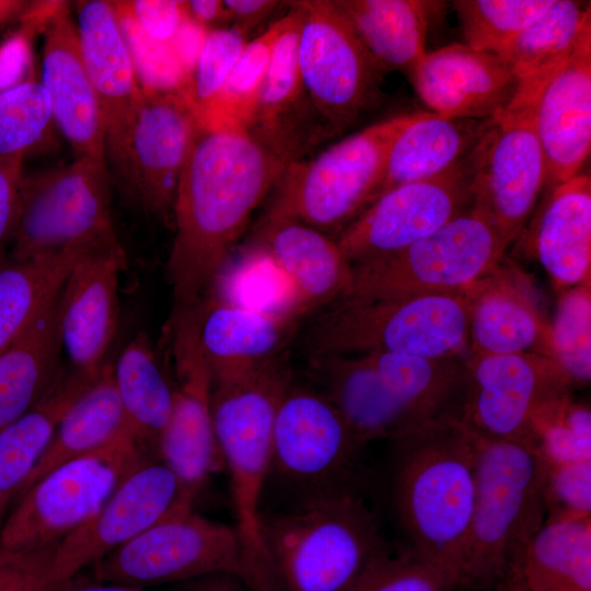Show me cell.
Instances as JSON below:
<instances>
[{
	"instance_id": "54",
	"label": "cell",
	"mask_w": 591,
	"mask_h": 591,
	"mask_svg": "<svg viewBox=\"0 0 591 591\" xmlns=\"http://www.w3.org/2000/svg\"><path fill=\"white\" fill-rule=\"evenodd\" d=\"M23 154L0 155V247L12 241L20 215Z\"/></svg>"
},
{
	"instance_id": "30",
	"label": "cell",
	"mask_w": 591,
	"mask_h": 591,
	"mask_svg": "<svg viewBox=\"0 0 591 591\" xmlns=\"http://www.w3.org/2000/svg\"><path fill=\"white\" fill-rule=\"evenodd\" d=\"M60 291L0 354V430L37 405L67 369L61 363Z\"/></svg>"
},
{
	"instance_id": "22",
	"label": "cell",
	"mask_w": 591,
	"mask_h": 591,
	"mask_svg": "<svg viewBox=\"0 0 591 591\" xmlns=\"http://www.w3.org/2000/svg\"><path fill=\"white\" fill-rule=\"evenodd\" d=\"M408 71L431 113L450 118H491L518 89V80L499 56L460 43L426 51Z\"/></svg>"
},
{
	"instance_id": "55",
	"label": "cell",
	"mask_w": 591,
	"mask_h": 591,
	"mask_svg": "<svg viewBox=\"0 0 591 591\" xmlns=\"http://www.w3.org/2000/svg\"><path fill=\"white\" fill-rule=\"evenodd\" d=\"M209 32L186 15L170 43L190 80Z\"/></svg>"
},
{
	"instance_id": "2",
	"label": "cell",
	"mask_w": 591,
	"mask_h": 591,
	"mask_svg": "<svg viewBox=\"0 0 591 591\" xmlns=\"http://www.w3.org/2000/svg\"><path fill=\"white\" fill-rule=\"evenodd\" d=\"M392 442L391 495L406 545L463 590L476 442L461 422H428Z\"/></svg>"
},
{
	"instance_id": "49",
	"label": "cell",
	"mask_w": 591,
	"mask_h": 591,
	"mask_svg": "<svg viewBox=\"0 0 591 591\" xmlns=\"http://www.w3.org/2000/svg\"><path fill=\"white\" fill-rule=\"evenodd\" d=\"M246 43V35L233 26L208 33L187 91L197 118L221 92Z\"/></svg>"
},
{
	"instance_id": "60",
	"label": "cell",
	"mask_w": 591,
	"mask_h": 591,
	"mask_svg": "<svg viewBox=\"0 0 591 591\" xmlns=\"http://www.w3.org/2000/svg\"><path fill=\"white\" fill-rule=\"evenodd\" d=\"M28 2L20 0H0V24L21 16Z\"/></svg>"
},
{
	"instance_id": "53",
	"label": "cell",
	"mask_w": 591,
	"mask_h": 591,
	"mask_svg": "<svg viewBox=\"0 0 591 591\" xmlns=\"http://www.w3.org/2000/svg\"><path fill=\"white\" fill-rule=\"evenodd\" d=\"M138 25L152 38L171 43L186 18L184 1L132 0L124 1Z\"/></svg>"
},
{
	"instance_id": "44",
	"label": "cell",
	"mask_w": 591,
	"mask_h": 591,
	"mask_svg": "<svg viewBox=\"0 0 591 591\" xmlns=\"http://www.w3.org/2000/svg\"><path fill=\"white\" fill-rule=\"evenodd\" d=\"M534 450L551 462L591 460V413L571 394L540 408L531 421Z\"/></svg>"
},
{
	"instance_id": "40",
	"label": "cell",
	"mask_w": 591,
	"mask_h": 591,
	"mask_svg": "<svg viewBox=\"0 0 591 591\" xmlns=\"http://www.w3.org/2000/svg\"><path fill=\"white\" fill-rule=\"evenodd\" d=\"M90 251L67 248L0 267V354L60 291L78 258Z\"/></svg>"
},
{
	"instance_id": "27",
	"label": "cell",
	"mask_w": 591,
	"mask_h": 591,
	"mask_svg": "<svg viewBox=\"0 0 591 591\" xmlns=\"http://www.w3.org/2000/svg\"><path fill=\"white\" fill-rule=\"evenodd\" d=\"M255 246L265 251L281 270L305 316L351 292V264L334 237L313 227L264 216Z\"/></svg>"
},
{
	"instance_id": "9",
	"label": "cell",
	"mask_w": 591,
	"mask_h": 591,
	"mask_svg": "<svg viewBox=\"0 0 591 591\" xmlns=\"http://www.w3.org/2000/svg\"><path fill=\"white\" fill-rule=\"evenodd\" d=\"M509 243L478 208L407 247L352 264L351 298L462 291L494 270Z\"/></svg>"
},
{
	"instance_id": "26",
	"label": "cell",
	"mask_w": 591,
	"mask_h": 591,
	"mask_svg": "<svg viewBox=\"0 0 591 591\" xmlns=\"http://www.w3.org/2000/svg\"><path fill=\"white\" fill-rule=\"evenodd\" d=\"M40 83L47 91L54 123L76 158L105 160V124L80 53L76 23L66 7L45 27Z\"/></svg>"
},
{
	"instance_id": "5",
	"label": "cell",
	"mask_w": 591,
	"mask_h": 591,
	"mask_svg": "<svg viewBox=\"0 0 591 591\" xmlns=\"http://www.w3.org/2000/svg\"><path fill=\"white\" fill-rule=\"evenodd\" d=\"M474 437L475 499L463 556V590L499 588L512 580L546 520L535 450Z\"/></svg>"
},
{
	"instance_id": "39",
	"label": "cell",
	"mask_w": 591,
	"mask_h": 591,
	"mask_svg": "<svg viewBox=\"0 0 591 591\" xmlns=\"http://www.w3.org/2000/svg\"><path fill=\"white\" fill-rule=\"evenodd\" d=\"M510 581L524 591H591V517L545 520Z\"/></svg>"
},
{
	"instance_id": "51",
	"label": "cell",
	"mask_w": 591,
	"mask_h": 591,
	"mask_svg": "<svg viewBox=\"0 0 591 591\" xmlns=\"http://www.w3.org/2000/svg\"><path fill=\"white\" fill-rule=\"evenodd\" d=\"M58 544L38 548L0 547V591H37L45 587Z\"/></svg>"
},
{
	"instance_id": "59",
	"label": "cell",
	"mask_w": 591,
	"mask_h": 591,
	"mask_svg": "<svg viewBox=\"0 0 591 591\" xmlns=\"http://www.w3.org/2000/svg\"><path fill=\"white\" fill-rule=\"evenodd\" d=\"M37 591H146V589L121 583L99 581L93 578H82L78 573L70 579L45 586Z\"/></svg>"
},
{
	"instance_id": "37",
	"label": "cell",
	"mask_w": 591,
	"mask_h": 591,
	"mask_svg": "<svg viewBox=\"0 0 591 591\" xmlns=\"http://www.w3.org/2000/svg\"><path fill=\"white\" fill-rule=\"evenodd\" d=\"M127 429L129 426L113 378V363L106 361L94 383L62 416L46 451L19 494L57 466L97 450Z\"/></svg>"
},
{
	"instance_id": "58",
	"label": "cell",
	"mask_w": 591,
	"mask_h": 591,
	"mask_svg": "<svg viewBox=\"0 0 591 591\" xmlns=\"http://www.w3.org/2000/svg\"><path fill=\"white\" fill-rule=\"evenodd\" d=\"M172 591H247L242 579L231 572H216L175 583Z\"/></svg>"
},
{
	"instance_id": "28",
	"label": "cell",
	"mask_w": 591,
	"mask_h": 591,
	"mask_svg": "<svg viewBox=\"0 0 591 591\" xmlns=\"http://www.w3.org/2000/svg\"><path fill=\"white\" fill-rule=\"evenodd\" d=\"M81 58L105 124V152L124 137L142 90L111 1H81L76 23Z\"/></svg>"
},
{
	"instance_id": "3",
	"label": "cell",
	"mask_w": 591,
	"mask_h": 591,
	"mask_svg": "<svg viewBox=\"0 0 591 591\" xmlns=\"http://www.w3.org/2000/svg\"><path fill=\"white\" fill-rule=\"evenodd\" d=\"M260 536L283 591H349L394 547L361 487H347L260 513Z\"/></svg>"
},
{
	"instance_id": "7",
	"label": "cell",
	"mask_w": 591,
	"mask_h": 591,
	"mask_svg": "<svg viewBox=\"0 0 591 591\" xmlns=\"http://www.w3.org/2000/svg\"><path fill=\"white\" fill-rule=\"evenodd\" d=\"M419 114L378 121L309 161L290 163L264 216L294 220L336 239L372 204L395 139Z\"/></svg>"
},
{
	"instance_id": "38",
	"label": "cell",
	"mask_w": 591,
	"mask_h": 591,
	"mask_svg": "<svg viewBox=\"0 0 591 591\" xmlns=\"http://www.w3.org/2000/svg\"><path fill=\"white\" fill-rule=\"evenodd\" d=\"M590 25L589 2L554 0L497 56L510 68L518 86L544 90L569 60Z\"/></svg>"
},
{
	"instance_id": "61",
	"label": "cell",
	"mask_w": 591,
	"mask_h": 591,
	"mask_svg": "<svg viewBox=\"0 0 591 591\" xmlns=\"http://www.w3.org/2000/svg\"><path fill=\"white\" fill-rule=\"evenodd\" d=\"M502 591H524L521 584L517 581H510L501 586Z\"/></svg>"
},
{
	"instance_id": "33",
	"label": "cell",
	"mask_w": 591,
	"mask_h": 591,
	"mask_svg": "<svg viewBox=\"0 0 591 591\" xmlns=\"http://www.w3.org/2000/svg\"><path fill=\"white\" fill-rule=\"evenodd\" d=\"M489 120L420 112L395 139L373 201L395 187L434 176L466 157Z\"/></svg>"
},
{
	"instance_id": "14",
	"label": "cell",
	"mask_w": 591,
	"mask_h": 591,
	"mask_svg": "<svg viewBox=\"0 0 591 591\" xmlns=\"http://www.w3.org/2000/svg\"><path fill=\"white\" fill-rule=\"evenodd\" d=\"M235 528L192 511L161 521L93 564L91 578L140 587L178 583L216 572L240 577Z\"/></svg>"
},
{
	"instance_id": "47",
	"label": "cell",
	"mask_w": 591,
	"mask_h": 591,
	"mask_svg": "<svg viewBox=\"0 0 591 591\" xmlns=\"http://www.w3.org/2000/svg\"><path fill=\"white\" fill-rule=\"evenodd\" d=\"M53 123L50 99L39 81L1 93L0 155H25L44 139Z\"/></svg>"
},
{
	"instance_id": "34",
	"label": "cell",
	"mask_w": 591,
	"mask_h": 591,
	"mask_svg": "<svg viewBox=\"0 0 591 591\" xmlns=\"http://www.w3.org/2000/svg\"><path fill=\"white\" fill-rule=\"evenodd\" d=\"M361 356L424 421H462L468 380L467 354L441 358L389 352Z\"/></svg>"
},
{
	"instance_id": "56",
	"label": "cell",
	"mask_w": 591,
	"mask_h": 591,
	"mask_svg": "<svg viewBox=\"0 0 591 591\" xmlns=\"http://www.w3.org/2000/svg\"><path fill=\"white\" fill-rule=\"evenodd\" d=\"M232 26L244 33L265 21L279 5L275 0H225L223 1Z\"/></svg>"
},
{
	"instance_id": "13",
	"label": "cell",
	"mask_w": 591,
	"mask_h": 591,
	"mask_svg": "<svg viewBox=\"0 0 591 591\" xmlns=\"http://www.w3.org/2000/svg\"><path fill=\"white\" fill-rule=\"evenodd\" d=\"M302 10L299 66L306 95L331 135L379 102L384 72L331 0L297 1Z\"/></svg>"
},
{
	"instance_id": "15",
	"label": "cell",
	"mask_w": 591,
	"mask_h": 591,
	"mask_svg": "<svg viewBox=\"0 0 591 591\" xmlns=\"http://www.w3.org/2000/svg\"><path fill=\"white\" fill-rule=\"evenodd\" d=\"M197 127L186 94L142 90L127 131L105 152L125 193L165 224L172 225L176 186Z\"/></svg>"
},
{
	"instance_id": "35",
	"label": "cell",
	"mask_w": 591,
	"mask_h": 591,
	"mask_svg": "<svg viewBox=\"0 0 591 591\" xmlns=\"http://www.w3.org/2000/svg\"><path fill=\"white\" fill-rule=\"evenodd\" d=\"M101 371L67 368L37 405L0 430V523L46 451L62 416Z\"/></svg>"
},
{
	"instance_id": "6",
	"label": "cell",
	"mask_w": 591,
	"mask_h": 591,
	"mask_svg": "<svg viewBox=\"0 0 591 591\" xmlns=\"http://www.w3.org/2000/svg\"><path fill=\"white\" fill-rule=\"evenodd\" d=\"M306 356L389 352L454 357L468 352L462 291L345 298L325 308L304 335Z\"/></svg>"
},
{
	"instance_id": "17",
	"label": "cell",
	"mask_w": 591,
	"mask_h": 591,
	"mask_svg": "<svg viewBox=\"0 0 591 591\" xmlns=\"http://www.w3.org/2000/svg\"><path fill=\"white\" fill-rule=\"evenodd\" d=\"M166 335L174 396L158 455L197 496L209 475L224 464L212 421V375L198 339L195 308L173 312Z\"/></svg>"
},
{
	"instance_id": "16",
	"label": "cell",
	"mask_w": 591,
	"mask_h": 591,
	"mask_svg": "<svg viewBox=\"0 0 591 591\" xmlns=\"http://www.w3.org/2000/svg\"><path fill=\"white\" fill-rule=\"evenodd\" d=\"M467 392L461 424L474 434L534 449L531 421L544 405L571 394L570 378L548 356L522 352L466 356Z\"/></svg>"
},
{
	"instance_id": "21",
	"label": "cell",
	"mask_w": 591,
	"mask_h": 591,
	"mask_svg": "<svg viewBox=\"0 0 591 591\" xmlns=\"http://www.w3.org/2000/svg\"><path fill=\"white\" fill-rule=\"evenodd\" d=\"M125 251L81 255L69 271L59 300V334L70 368L97 372L117 329L119 277Z\"/></svg>"
},
{
	"instance_id": "19",
	"label": "cell",
	"mask_w": 591,
	"mask_h": 591,
	"mask_svg": "<svg viewBox=\"0 0 591 591\" xmlns=\"http://www.w3.org/2000/svg\"><path fill=\"white\" fill-rule=\"evenodd\" d=\"M473 202L470 153L445 171L375 199L335 239L352 265L398 252L430 235Z\"/></svg>"
},
{
	"instance_id": "62",
	"label": "cell",
	"mask_w": 591,
	"mask_h": 591,
	"mask_svg": "<svg viewBox=\"0 0 591 591\" xmlns=\"http://www.w3.org/2000/svg\"><path fill=\"white\" fill-rule=\"evenodd\" d=\"M495 591H502V587L497 588Z\"/></svg>"
},
{
	"instance_id": "18",
	"label": "cell",
	"mask_w": 591,
	"mask_h": 591,
	"mask_svg": "<svg viewBox=\"0 0 591 591\" xmlns=\"http://www.w3.org/2000/svg\"><path fill=\"white\" fill-rule=\"evenodd\" d=\"M195 498L160 459L143 461L94 517L58 544L46 586L74 577L159 522L192 511Z\"/></svg>"
},
{
	"instance_id": "43",
	"label": "cell",
	"mask_w": 591,
	"mask_h": 591,
	"mask_svg": "<svg viewBox=\"0 0 591 591\" xmlns=\"http://www.w3.org/2000/svg\"><path fill=\"white\" fill-rule=\"evenodd\" d=\"M554 0H456L464 43L472 49L498 55Z\"/></svg>"
},
{
	"instance_id": "23",
	"label": "cell",
	"mask_w": 591,
	"mask_h": 591,
	"mask_svg": "<svg viewBox=\"0 0 591 591\" xmlns=\"http://www.w3.org/2000/svg\"><path fill=\"white\" fill-rule=\"evenodd\" d=\"M467 303L468 354L534 352L555 359L551 326L526 276L501 263L463 289Z\"/></svg>"
},
{
	"instance_id": "52",
	"label": "cell",
	"mask_w": 591,
	"mask_h": 591,
	"mask_svg": "<svg viewBox=\"0 0 591 591\" xmlns=\"http://www.w3.org/2000/svg\"><path fill=\"white\" fill-rule=\"evenodd\" d=\"M36 32L21 27L0 43V94L34 78L33 37Z\"/></svg>"
},
{
	"instance_id": "20",
	"label": "cell",
	"mask_w": 591,
	"mask_h": 591,
	"mask_svg": "<svg viewBox=\"0 0 591 591\" xmlns=\"http://www.w3.org/2000/svg\"><path fill=\"white\" fill-rule=\"evenodd\" d=\"M288 24L279 36L245 128L282 158L297 162L331 135L313 108L301 77L299 38L302 10L289 2Z\"/></svg>"
},
{
	"instance_id": "12",
	"label": "cell",
	"mask_w": 591,
	"mask_h": 591,
	"mask_svg": "<svg viewBox=\"0 0 591 591\" xmlns=\"http://www.w3.org/2000/svg\"><path fill=\"white\" fill-rule=\"evenodd\" d=\"M540 97L541 93L518 88L470 152L472 206L487 216L509 245L522 231L546 183L535 126Z\"/></svg>"
},
{
	"instance_id": "48",
	"label": "cell",
	"mask_w": 591,
	"mask_h": 591,
	"mask_svg": "<svg viewBox=\"0 0 591 591\" xmlns=\"http://www.w3.org/2000/svg\"><path fill=\"white\" fill-rule=\"evenodd\" d=\"M349 591H461L445 572L406 545L373 564Z\"/></svg>"
},
{
	"instance_id": "57",
	"label": "cell",
	"mask_w": 591,
	"mask_h": 591,
	"mask_svg": "<svg viewBox=\"0 0 591 591\" xmlns=\"http://www.w3.org/2000/svg\"><path fill=\"white\" fill-rule=\"evenodd\" d=\"M186 15L198 24L211 31V26L222 28L231 22L230 14L220 0L184 1Z\"/></svg>"
},
{
	"instance_id": "24",
	"label": "cell",
	"mask_w": 591,
	"mask_h": 591,
	"mask_svg": "<svg viewBox=\"0 0 591 591\" xmlns=\"http://www.w3.org/2000/svg\"><path fill=\"white\" fill-rule=\"evenodd\" d=\"M535 126L555 187L580 173L591 149V25L538 100Z\"/></svg>"
},
{
	"instance_id": "45",
	"label": "cell",
	"mask_w": 591,
	"mask_h": 591,
	"mask_svg": "<svg viewBox=\"0 0 591 591\" xmlns=\"http://www.w3.org/2000/svg\"><path fill=\"white\" fill-rule=\"evenodd\" d=\"M551 326L555 359L573 386L591 378V287L590 281L568 288L559 298Z\"/></svg>"
},
{
	"instance_id": "11",
	"label": "cell",
	"mask_w": 591,
	"mask_h": 591,
	"mask_svg": "<svg viewBox=\"0 0 591 591\" xmlns=\"http://www.w3.org/2000/svg\"><path fill=\"white\" fill-rule=\"evenodd\" d=\"M366 445L320 391L293 380L276 413L267 480L274 478L293 494L294 502L361 487Z\"/></svg>"
},
{
	"instance_id": "63",
	"label": "cell",
	"mask_w": 591,
	"mask_h": 591,
	"mask_svg": "<svg viewBox=\"0 0 591 591\" xmlns=\"http://www.w3.org/2000/svg\"><path fill=\"white\" fill-rule=\"evenodd\" d=\"M495 591V590H494Z\"/></svg>"
},
{
	"instance_id": "36",
	"label": "cell",
	"mask_w": 591,
	"mask_h": 591,
	"mask_svg": "<svg viewBox=\"0 0 591 591\" xmlns=\"http://www.w3.org/2000/svg\"><path fill=\"white\" fill-rule=\"evenodd\" d=\"M115 386L129 429L151 457H158L160 437L173 406L174 387L148 335L139 332L113 364Z\"/></svg>"
},
{
	"instance_id": "1",
	"label": "cell",
	"mask_w": 591,
	"mask_h": 591,
	"mask_svg": "<svg viewBox=\"0 0 591 591\" xmlns=\"http://www.w3.org/2000/svg\"><path fill=\"white\" fill-rule=\"evenodd\" d=\"M288 165L245 127H197L173 204L166 265L173 312L196 306L210 292Z\"/></svg>"
},
{
	"instance_id": "31",
	"label": "cell",
	"mask_w": 591,
	"mask_h": 591,
	"mask_svg": "<svg viewBox=\"0 0 591 591\" xmlns=\"http://www.w3.org/2000/svg\"><path fill=\"white\" fill-rule=\"evenodd\" d=\"M383 72L424 56L431 19L444 7L428 0H331Z\"/></svg>"
},
{
	"instance_id": "4",
	"label": "cell",
	"mask_w": 591,
	"mask_h": 591,
	"mask_svg": "<svg viewBox=\"0 0 591 591\" xmlns=\"http://www.w3.org/2000/svg\"><path fill=\"white\" fill-rule=\"evenodd\" d=\"M294 380L287 350L212 381L211 412L223 464L230 474L241 576L257 581L273 572L260 536V501L269 473L274 422Z\"/></svg>"
},
{
	"instance_id": "42",
	"label": "cell",
	"mask_w": 591,
	"mask_h": 591,
	"mask_svg": "<svg viewBox=\"0 0 591 591\" xmlns=\"http://www.w3.org/2000/svg\"><path fill=\"white\" fill-rule=\"evenodd\" d=\"M211 291L244 306L305 317L287 278L258 246L248 251L235 266L227 264Z\"/></svg>"
},
{
	"instance_id": "25",
	"label": "cell",
	"mask_w": 591,
	"mask_h": 591,
	"mask_svg": "<svg viewBox=\"0 0 591 591\" xmlns=\"http://www.w3.org/2000/svg\"><path fill=\"white\" fill-rule=\"evenodd\" d=\"M306 375L366 444L428 422L409 409L361 355L308 356Z\"/></svg>"
},
{
	"instance_id": "41",
	"label": "cell",
	"mask_w": 591,
	"mask_h": 591,
	"mask_svg": "<svg viewBox=\"0 0 591 591\" xmlns=\"http://www.w3.org/2000/svg\"><path fill=\"white\" fill-rule=\"evenodd\" d=\"M288 24V13L246 43L221 92L198 118L206 128L245 127L268 69L275 45Z\"/></svg>"
},
{
	"instance_id": "10",
	"label": "cell",
	"mask_w": 591,
	"mask_h": 591,
	"mask_svg": "<svg viewBox=\"0 0 591 591\" xmlns=\"http://www.w3.org/2000/svg\"><path fill=\"white\" fill-rule=\"evenodd\" d=\"M13 259L67 248L124 251L114 230L105 160L76 158L61 169L24 176Z\"/></svg>"
},
{
	"instance_id": "46",
	"label": "cell",
	"mask_w": 591,
	"mask_h": 591,
	"mask_svg": "<svg viewBox=\"0 0 591 591\" xmlns=\"http://www.w3.org/2000/svg\"><path fill=\"white\" fill-rule=\"evenodd\" d=\"M128 48L140 88L150 93H184L190 77L171 44L150 37L135 21L124 1H111Z\"/></svg>"
},
{
	"instance_id": "32",
	"label": "cell",
	"mask_w": 591,
	"mask_h": 591,
	"mask_svg": "<svg viewBox=\"0 0 591 591\" xmlns=\"http://www.w3.org/2000/svg\"><path fill=\"white\" fill-rule=\"evenodd\" d=\"M535 253L559 287L590 281L591 178L579 173L552 188L535 232Z\"/></svg>"
},
{
	"instance_id": "8",
	"label": "cell",
	"mask_w": 591,
	"mask_h": 591,
	"mask_svg": "<svg viewBox=\"0 0 591 591\" xmlns=\"http://www.w3.org/2000/svg\"><path fill=\"white\" fill-rule=\"evenodd\" d=\"M149 456L130 429L105 445L51 470L13 500L0 525V547L60 543L94 517L120 483Z\"/></svg>"
},
{
	"instance_id": "50",
	"label": "cell",
	"mask_w": 591,
	"mask_h": 591,
	"mask_svg": "<svg viewBox=\"0 0 591 591\" xmlns=\"http://www.w3.org/2000/svg\"><path fill=\"white\" fill-rule=\"evenodd\" d=\"M538 459L546 520L591 517V460L559 463Z\"/></svg>"
},
{
	"instance_id": "29",
	"label": "cell",
	"mask_w": 591,
	"mask_h": 591,
	"mask_svg": "<svg viewBox=\"0 0 591 591\" xmlns=\"http://www.w3.org/2000/svg\"><path fill=\"white\" fill-rule=\"evenodd\" d=\"M198 339L212 380L287 350L301 317L268 312L208 293L196 306Z\"/></svg>"
}]
</instances>
